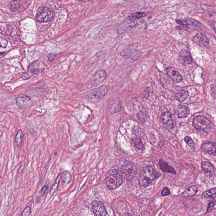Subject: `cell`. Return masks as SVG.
<instances>
[{"instance_id": "6da1fadb", "label": "cell", "mask_w": 216, "mask_h": 216, "mask_svg": "<svg viewBox=\"0 0 216 216\" xmlns=\"http://www.w3.org/2000/svg\"><path fill=\"white\" fill-rule=\"evenodd\" d=\"M160 177V174L152 167L147 166L141 170L139 178V183L141 186L146 187Z\"/></svg>"}, {"instance_id": "7a4b0ae2", "label": "cell", "mask_w": 216, "mask_h": 216, "mask_svg": "<svg viewBox=\"0 0 216 216\" xmlns=\"http://www.w3.org/2000/svg\"><path fill=\"white\" fill-rule=\"evenodd\" d=\"M123 182L122 178L119 173L115 170H111L108 172L105 179V183L107 187L110 190L118 188Z\"/></svg>"}, {"instance_id": "3957f363", "label": "cell", "mask_w": 216, "mask_h": 216, "mask_svg": "<svg viewBox=\"0 0 216 216\" xmlns=\"http://www.w3.org/2000/svg\"><path fill=\"white\" fill-rule=\"evenodd\" d=\"M108 91V87L103 85L88 91L85 92V96L91 102L97 103L106 96Z\"/></svg>"}, {"instance_id": "277c9868", "label": "cell", "mask_w": 216, "mask_h": 216, "mask_svg": "<svg viewBox=\"0 0 216 216\" xmlns=\"http://www.w3.org/2000/svg\"><path fill=\"white\" fill-rule=\"evenodd\" d=\"M54 16V12L45 7H40L36 13V19L41 23L50 22L52 20Z\"/></svg>"}, {"instance_id": "5b68a950", "label": "cell", "mask_w": 216, "mask_h": 216, "mask_svg": "<svg viewBox=\"0 0 216 216\" xmlns=\"http://www.w3.org/2000/svg\"><path fill=\"white\" fill-rule=\"evenodd\" d=\"M193 126L198 130L203 132H209L211 128V124L208 119L204 116H199L194 119Z\"/></svg>"}, {"instance_id": "8992f818", "label": "cell", "mask_w": 216, "mask_h": 216, "mask_svg": "<svg viewBox=\"0 0 216 216\" xmlns=\"http://www.w3.org/2000/svg\"><path fill=\"white\" fill-rule=\"evenodd\" d=\"M136 168L134 165L128 161H125L120 169L121 174L125 178L130 179L135 175Z\"/></svg>"}, {"instance_id": "52a82bcc", "label": "cell", "mask_w": 216, "mask_h": 216, "mask_svg": "<svg viewBox=\"0 0 216 216\" xmlns=\"http://www.w3.org/2000/svg\"><path fill=\"white\" fill-rule=\"evenodd\" d=\"M137 24L136 20H132L128 17L120 24L118 28L119 34H123L131 30Z\"/></svg>"}, {"instance_id": "ba28073f", "label": "cell", "mask_w": 216, "mask_h": 216, "mask_svg": "<svg viewBox=\"0 0 216 216\" xmlns=\"http://www.w3.org/2000/svg\"><path fill=\"white\" fill-rule=\"evenodd\" d=\"M161 119L162 123L167 129L170 130L174 128V124L171 114L166 108H162Z\"/></svg>"}, {"instance_id": "9c48e42d", "label": "cell", "mask_w": 216, "mask_h": 216, "mask_svg": "<svg viewBox=\"0 0 216 216\" xmlns=\"http://www.w3.org/2000/svg\"><path fill=\"white\" fill-rule=\"evenodd\" d=\"M15 100L18 107L21 109H28L32 105V101L29 96L25 95L18 96L16 97Z\"/></svg>"}, {"instance_id": "30bf717a", "label": "cell", "mask_w": 216, "mask_h": 216, "mask_svg": "<svg viewBox=\"0 0 216 216\" xmlns=\"http://www.w3.org/2000/svg\"><path fill=\"white\" fill-rule=\"evenodd\" d=\"M93 212L96 216H106L107 211L105 206L102 202L94 200L92 204Z\"/></svg>"}, {"instance_id": "8fae6325", "label": "cell", "mask_w": 216, "mask_h": 216, "mask_svg": "<svg viewBox=\"0 0 216 216\" xmlns=\"http://www.w3.org/2000/svg\"><path fill=\"white\" fill-rule=\"evenodd\" d=\"M192 41L196 44L202 47H207L209 45V41L205 34L198 32L193 39Z\"/></svg>"}, {"instance_id": "7c38bea8", "label": "cell", "mask_w": 216, "mask_h": 216, "mask_svg": "<svg viewBox=\"0 0 216 216\" xmlns=\"http://www.w3.org/2000/svg\"><path fill=\"white\" fill-rule=\"evenodd\" d=\"M166 73L168 76L175 83H179L182 80V77L180 74L173 67H168L167 68Z\"/></svg>"}, {"instance_id": "4fadbf2b", "label": "cell", "mask_w": 216, "mask_h": 216, "mask_svg": "<svg viewBox=\"0 0 216 216\" xmlns=\"http://www.w3.org/2000/svg\"><path fill=\"white\" fill-rule=\"evenodd\" d=\"M179 61L183 65H187L192 63V59L190 53L187 50H182L179 54Z\"/></svg>"}, {"instance_id": "5bb4252c", "label": "cell", "mask_w": 216, "mask_h": 216, "mask_svg": "<svg viewBox=\"0 0 216 216\" xmlns=\"http://www.w3.org/2000/svg\"><path fill=\"white\" fill-rule=\"evenodd\" d=\"M120 54L121 56H127L132 60H136L140 55L141 52L136 49H128L122 52Z\"/></svg>"}, {"instance_id": "9a60e30c", "label": "cell", "mask_w": 216, "mask_h": 216, "mask_svg": "<svg viewBox=\"0 0 216 216\" xmlns=\"http://www.w3.org/2000/svg\"><path fill=\"white\" fill-rule=\"evenodd\" d=\"M176 22L177 23L181 25H190L197 27H200L201 26V23L199 22L190 18H185L181 20H177Z\"/></svg>"}, {"instance_id": "2e32d148", "label": "cell", "mask_w": 216, "mask_h": 216, "mask_svg": "<svg viewBox=\"0 0 216 216\" xmlns=\"http://www.w3.org/2000/svg\"><path fill=\"white\" fill-rule=\"evenodd\" d=\"M216 144L213 142H207L202 147V151L205 153L210 155H215Z\"/></svg>"}, {"instance_id": "e0dca14e", "label": "cell", "mask_w": 216, "mask_h": 216, "mask_svg": "<svg viewBox=\"0 0 216 216\" xmlns=\"http://www.w3.org/2000/svg\"><path fill=\"white\" fill-rule=\"evenodd\" d=\"M189 113V109L184 105H178L176 109V113L178 118H186L187 117Z\"/></svg>"}, {"instance_id": "ac0fdd59", "label": "cell", "mask_w": 216, "mask_h": 216, "mask_svg": "<svg viewBox=\"0 0 216 216\" xmlns=\"http://www.w3.org/2000/svg\"><path fill=\"white\" fill-rule=\"evenodd\" d=\"M159 165L161 170L163 172L170 173L173 174H176V171H175L174 169L171 166H169L167 162H164L162 159L160 160Z\"/></svg>"}, {"instance_id": "d6986e66", "label": "cell", "mask_w": 216, "mask_h": 216, "mask_svg": "<svg viewBox=\"0 0 216 216\" xmlns=\"http://www.w3.org/2000/svg\"><path fill=\"white\" fill-rule=\"evenodd\" d=\"M107 77L106 73L103 70L97 71L92 77V81L95 82H101L104 81Z\"/></svg>"}, {"instance_id": "ffe728a7", "label": "cell", "mask_w": 216, "mask_h": 216, "mask_svg": "<svg viewBox=\"0 0 216 216\" xmlns=\"http://www.w3.org/2000/svg\"><path fill=\"white\" fill-rule=\"evenodd\" d=\"M198 191V187L196 186L192 185L189 187L186 190L182 193V195L185 197H192L196 194Z\"/></svg>"}, {"instance_id": "44dd1931", "label": "cell", "mask_w": 216, "mask_h": 216, "mask_svg": "<svg viewBox=\"0 0 216 216\" xmlns=\"http://www.w3.org/2000/svg\"><path fill=\"white\" fill-rule=\"evenodd\" d=\"M176 98L180 102H183L186 100L189 97L188 93L187 91L182 90L179 92L176 93L175 94Z\"/></svg>"}, {"instance_id": "7402d4cb", "label": "cell", "mask_w": 216, "mask_h": 216, "mask_svg": "<svg viewBox=\"0 0 216 216\" xmlns=\"http://www.w3.org/2000/svg\"><path fill=\"white\" fill-rule=\"evenodd\" d=\"M61 179H62L63 185L66 186L71 181L72 179L71 174L69 171L66 170L62 173V176H61Z\"/></svg>"}, {"instance_id": "603a6c76", "label": "cell", "mask_w": 216, "mask_h": 216, "mask_svg": "<svg viewBox=\"0 0 216 216\" xmlns=\"http://www.w3.org/2000/svg\"><path fill=\"white\" fill-rule=\"evenodd\" d=\"M201 167L206 173L209 174H211L214 173L215 171L214 166L213 165L209 162H204L201 164Z\"/></svg>"}, {"instance_id": "cb8c5ba5", "label": "cell", "mask_w": 216, "mask_h": 216, "mask_svg": "<svg viewBox=\"0 0 216 216\" xmlns=\"http://www.w3.org/2000/svg\"><path fill=\"white\" fill-rule=\"evenodd\" d=\"M147 15V14L145 12H138L132 13L129 16L128 18L133 20H137V19H140Z\"/></svg>"}, {"instance_id": "d4e9b609", "label": "cell", "mask_w": 216, "mask_h": 216, "mask_svg": "<svg viewBox=\"0 0 216 216\" xmlns=\"http://www.w3.org/2000/svg\"><path fill=\"white\" fill-rule=\"evenodd\" d=\"M22 136H23V134H22V130L21 129L19 130L15 137V141H16V144L19 146H20L22 143V138H23Z\"/></svg>"}, {"instance_id": "484cf974", "label": "cell", "mask_w": 216, "mask_h": 216, "mask_svg": "<svg viewBox=\"0 0 216 216\" xmlns=\"http://www.w3.org/2000/svg\"><path fill=\"white\" fill-rule=\"evenodd\" d=\"M22 1H12L10 4V9L13 11H15L18 10L19 8L20 7L21 3Z\"/></svg>"}, {"instance_id": "4316f807", "label": "cell", "mask_w": 216, "mask_h": 216, "mask_svg": "<svg viewBox=\"0 0 216 216\" xmlns=\"http://www.w3.org/2000/svg\"><path fill=\"white\" fill-rule=\"evenodd\" d=\"M132 132L135 135L142 137L144 135V132L143 130L140 128L139 127H135L132 128Z\"/></svg>"}, {"instance_id": "83f0119b", "label": "cell", "mask_w": 216, "mask_h": 216, "mask_svg": "<svg viewBox=\"0 0 216 216\" xmlns=\"http://www.w3.org/2000/svg\"><path fill=\"white\" fill-rule=\"evenodd\" d=\"M61 179V175L60 174L58 175V178L55 181V182L52 187L51 189L50 192L51 193H54L56 190H57V188L58 187V186L59 183Z\"/></svg>"}, {"instance_id": "f1b7e54d", "label": "cell", "mask_w": 216, "mask_h": 216, "mask_svg": "<svg viewBox=\"0 0 216 216\" xmlns=\"http://www.w3.org/2000/svg\"><path fill=\"white\" fill-rule=\"evenodd\" d=\"M133 144L137 148L139 149H141L143 147V144L141 140L139 138L134 139L133 140Z\"/></svg>"}, {"instance_id": "f546056e", "label": "cell", "mask_w": 216, "mask_h": 216, "mask_svg": "<svg viewBox=\"0 0 216 216\" xmlns=\"http://www.w3.org/2000/svg\"><path fill=\"white\" fill-rule=\"evenodd\" d=\"M216 189L215 188L212 189L210 190H208V191L204 192L203 193V196L205 198L209 197L215 195L216 194Z\"/></svg>"}, {"instance_id": "4dcf8cb0", "label": "cell", "mask_w": 216, "mask_h": 216, "mask_svg": "<svg viewBox=\"0 0 216 216\" xmlns=\"http://www.w3.org/2000/svg\"><path fill=\"white\" fill-rule=\"evenodd\" d=\"M185 141L191 148H195L196 144H195V143H194L191 137H186L185 138Z\"/></svg>"}, {"instance_id": "1f68e13d", "label": "cell", "mask_w": 216, "mask_h": 216, "mask_svg": "<svg viewBox=\"0 0 216 216\" xmlns=\"http://www.w3.org/2000/svg\"><path fill=\"white\" fill-rule=\"evenodd\" d=\"M138 118L141 121L146 122L148 120V116L147 114L143 112H139L137 114Z\"/></svg>"}, {"instance_id": "d6a6232c", "label": "cell", "mask_w": 216, "mask_h": 216, "mask_svg": "<svg viewBox=\"0 0 216 216\" xmlns=\"http://www.w3.org/2000/svg\"><path fill=\"white\" fill-rule=\"evenodd\" d=\"M8 44L7 40L0 36V48H6Z\"/></svg>"}, {"instance_id": "836d02e7", "label": "cell", "mask_w": 216, "mask_h": 216, "mask_svg": "<svg viewBox=\"0 0 216 216\" xmlns=\"http://www.w3.org/2000/svg\"><path fill=\"white\" fill-rule=\"evenodd\" d=\"M31 212V208L29 206H28L22 211L20 216H30Z\"/></svg>"}, {"instance_id": "e575fe53", "label": "cell", "mask_w": 216, "mask_h": 216, "mask_svg": "<svg viewBox=\"0 0 216 216\" xmlns=\"http://www.w3.org/2000/svg\"><path fill=\"white\" fill-rule=\"evenodd\" d=\"M215 204L213 201H211L209 204L207 208V212H210L213 210L215 207Z\"/></svg>"}, {"instance_id": "d590c367", "label": "cell", "mask_w": 216, "mask_h": 216, "mask_svg": "<svg viewBox=\"0 0 216 216\" xmlns=\"http://www.w3.org/2000/svg\"><path fill=\"white\" fill-rule=\"evenodd\" d=\"M170 194V191L167 187L164 188V189L162 191V195L163 196H168Z\"/></svg>"}, {"instance_id": "8d00e7d4", "label": "cell", "mask_w": 216, "mask_h": 216, "mask_svg": "<svg viewBox=\"0 0 216 216\" xmlns=\"http://www.w3.org/2000/svg\"><path fill=\"white\" fill-rule=\"evenodd\" d=\"M48 186H45L42 188V190H41V194H42V196H44L45 194L47 193L48 192Z\"/></svg>"}, {"instance_id": "74e56055", "label": "cell", "mask_w": 216, "mask_h": 216, "mask_svg": "<svg viewBox=\"0 0 216 216\" xmlns=\"http://www.w3.org/2000/svg\"><path fill=\"white\" fill-rule=\"evenodd\" d=\"M56 55L54 54H49L48 56V58L49 60L50 61H52L54 60L56 57Z\"/></svg>"}, {"instance_id": "f35d334b", "label": "cell", "mask_w": 216, "mask_h": 216, "mask_svg": "<svg viewBox=\"0 0 216 216\" xmlns=\"http://www.w3.org/2000/svg\"><path fill=\"white\" fill-rule=\"evenodd\" d=\"M177 29H178L180 30H187L189 28L187 26H185V25H182V26H177Z\"/></svg>"}]
</instances>
